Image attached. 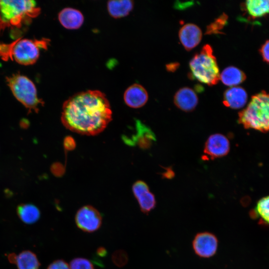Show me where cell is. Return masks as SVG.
I'll use <instances>...</instances> for the list:
<instances>
[{
  "label": "cell",
  "instance_id": "6da1fadb",
  "mask_svg": "<svg viewBox=\"0 0 269 269\" xmlns=\"http://www.w3.org/2000/svg\"><path fill=\"white\" fill-rule=\"evenodd\" d=\"M112 119V112L105 95L88 90L75 94L63 104L61 120L76 133L95 135L103 132Z\"/></svg>",
  "mask_w": 269,
  "mask_h": 269
},
{
  "label": "cell",
  "instance_id": "7a4b0ae2",
  "mask_svg": "<svg viewBox=\"0 0 269 269\" xmlns=\"http://www.w3.org/2000/svg\"><path fill=\"white\" fill-rule=\"evenodd\" d=\"M40 11L33 0H0V32L7 27H21Z\"/></svg>",
  "mask_w": 269,
  "mask_h": 269
},
{
  "label": "cell",
  "instance_id": "3957f363",
  "mask_svg": "<svg viewBox=\"0 0 269 269\" xmlns=\"http://www.w3.org/2000/svg\"><path fill=\"white\" fill-rule=\"evenodd\" d=\"M238 117L239 123L245 129L269 132V94L263 91L252 96Z\"/></svg>",
  "mask_w": 269,
  "mask_h": 269
},
{
  "label": "cell",
  "instance_id": "277c9868",
  "mask_svg": "<svg viewBox=\"0 0 269 269\" xmlns=\"http://www.w3.org/2000/svg\"><path fill=\"white\" fill-rule=\"evenodd\" d=\"M191 76L209 86L216 84L220 80L219 69L212 47L205 44L189 62Z\"/></svg>",
  "mask_w": 269,
  "mask_h": 269
},
{
  "label": "cell",
  "instance_id": "5b68a950",
  "mask_svg": "<svg viewBox=\"0 0 269 269\" xmlns=\"http://www.w3.org/2000/svg\"><path fill=\"white\" fill-rule=\"evenodd\" d=\"M7 85L15 98L28 110L37 113L43 102L39 99L36 87L27 77L20 74H13L6 78Z\"/></svg>",
  "mask_w": 269,
  "mask_h": 269
},
{
  "label": "cell",
  "instance_id": "8992f818",
  "mask_svg": "<svg viewBox=\"0 0 269 269\" xmlns=\"http://www.w3.org/2000/svg\"><path fill=\"white\" fill-rule=\"evenodd\" d=\"M11 51L13 58L19 64L29 65L35 63L39 56V48H47L46 40L21 39L13 42Z\"/></svg>",
  "mask_w": 269,
  "mask_h": 269
},
{
  "label": "cell",
  "instance_id": "52a82bcc",
  "mask_svg": "<svg viewBox=\"0 0 269 269\" xmlns=\"http://www.w3.org/2000/svg\"><path fill=\"white\" fill-rule=\"evenodd\" d=\"M77 227L83 232L93 233L98 230L102 224L99 211L91 205H85L78 209L75 217Z\"/></svg>",
  "mask_w": 269,
  "mask_h": 269
},
{
  "label": "cell",
  "instance_id": "ba28073f",
  "mask_svg": "<svg viewBox=\"0 0 269 269\" xmlns=\"http://www.w3.org/2000/svg\"><path fill=\"white\" fill-rule=\"evenodd\" d=\"M218 244V239L214 234L205 232L199 233L195 236L192 246L197 255L207 258L216 254Z\"/></svg>",
  "mask_w": 269,
  "mask_h": 269
},
{
  "label": "cell",
  "instance_id": "9c48e42d",
  "mask_svg": "<svg viewBox=\"0 0 269 269\" xmlns=\"http://www.w3.org/2000/svg\"><path fill=\"white\" fill-rule=\"evenodd\" d=\"M230 148V142L227 137L221 134H215L207 139L203 151L208 158L213 159L226 156Z\"/></svg>",
  "mask_w": 269,
  "mask_h": 269
},
{
  "label": "cell",
  "instance_id": "30bf717a",
  "mask_svg": "<svg viewBox=\"0 0 269 269\" xmlns=\"http://www.w3.org/2000/svg\"><path fill=\"white\" fill-rule=\"evenodd\" d=\"M133 194L136 199L140 210L147 214L154 208L156 200L147 184L141 180L136 181L132 186Z\"/></svg>",
  "mask_w": 269,
  "mask_h": 269
},
{
  "label": "cell",
  "instance_id": "8fae6325",
  "mask_svg": "<svg viewBox=\"0 0 269 269\" xmlns=\"http://www.w3.org/2000/svg\"><path fill=\"white\" fill-rule=\"evenodd\" d=\"M202 36L201 29L193 23L184 24L179 31L180 42L187 51L195 48L200 42Z\"/></svg>",
  "mask_w": 269,
  "mask_h": 269
},
{
  "label": "cell",
  "instance_id": "7c38bea8",
  "mask_svg": "<svg viewBox=\"0 0 269 269\" xmlns=\"http://www.w3.org/2000/svg\"><path fill=\"white\" fill-rule=\"evenodd\" d=\"M173 102L180 110L185 112H190L196 107L198 98L193 89L189 87H183L176 92Z\"/></svg>",
  "mask_w": 269,
  "mask_h": 269
},
{
  "label": "cell",
  "instance_id": "4fadbf2b",
  "mask_svg": "<svg viewBox=\"0 0 269 269\" xmlns=\"http://www.w3.org/2000/svg\"><path fill=\"white\" fill-rule=\"evenodd\" d=\"M125 103L132 108H139L143 106L148 100V94L145 88L138 84H134L128 87L124 95Z\"/></svg>",
  "mask_w": 269,
  "mask_h": 269
},
{
  "label": "cell",
  "instance_id": "5bb4252c",
  "mask_svg": "<svg viewBox=\"0 0 269 269\" xmlns=\"http://www.w3.org/2000/svg\"><path fill=\"white\" fill-rule=\"evenodd\" d=\"M247 99L248 95L244 88L233 87L224 93L223 103L227 107L238 109L246 105Z\"/></svg>",
  "mask_w": 269,
  "mask_h": 269
},
{
  "label": "cell",
  "instance_id": "9a60e30c",
  "mask_svg": "<svg viewBox=\"0 0 269 269\" xmlns=\"http://www.w3.org/2000/svg\"><path fill=\"white\" fill-rule=\"evenodd\" d=\"M61 24L68 29H76L83 23L84 16L81 11L71 7L63 8L58 14Z\"/></svg>",
  "mask_w": 269,
  "mask_h": 269
},
{
  "label": "cell",
  "instance_id": "2e32d148",
  "mask_svg": "<svg viewBox=\"0 0 269 269\" xmlns=\"http://www.w3.org/2000/svg\"><path fill=\"white\" fill-rule=\"evenodd\" d=\"M8 259L18 269H38L40 265L35 254L30 251H24L18 255L9 254Z\"/></svg>",
  "mask_w": 269,
  "mask_h": 269
},
{
  "label": "cell",
  "instance_id": "e0dca14e",
  "mask_svg": "<svg viewBox=\"0 0 269 269\" xmlns=\"http://www.w3.org/2000/svg\"><path fill=\"white\" fill-rule=\"evenodd\" d=\"M243 8L251 17H260L269 13V0H247Z\"/></svg>",
  "mask_w": 269,
  "mask_h": 269
},
{
  "label": "cell",
  "instance_id": "ac0fdd59",
  "mask_svg": "<svg viewBox=\"0 0 269 269\" xmlns=\"http://www.w3.org/2000/svg\"><path fill=\"white\" fill-rule=\"evenodd\" d=\"M134 7L132 0H110L107 3L108 10L111 16L115 18L128 15Z\"/></svg>",
  "mask_w": 269,
  "mask_h": 269
},
{
  "label": "cell",
  "instance_id": "d6986e66",
  "mask_svg": "<svg viewBox=\"0 0 269 269\" xmlns=\"http://www.w3.org/2000/svg\"><path fill=\"white\" fill-rule=\"evenodd\" d=\"M246 79L245 74L234 66L226 67L220 75L222 83L228 86H234L244 82Z\"/></svg>",
  "mask_w": 269,
  "mask_h": 269
},
{
  "label": "cell",
  "instance_id": "ffe728a7",
  "mask_svg": "<svg viewBox=\"0 0 269 269\" xmlns=\"http://www.w3.org/2000/svg\"><path fill=\"white\" fill-rule=\"evenodd\" d=\"M20 219L24 223L31 224L36 222L40 217L39 209L31 204H21L16 209Z\"/></svg>",
  "mask_w": 269,
  "mask_h": 269
},
{
  "label": "cell",
  "instance_id": "44dd1931",
  "mask_svg": "<svg viewBox=\"0 0 269 269\" xmlns=\"http://www.w3.org/2000/svg\"><path fill=\"white\" fill-rule=\"evenodd\" d=\"M251 215L259 218L263 223L269 224V195L258 201L255 208L251 212Z\"/></svg>",
  "mask_w": 269,
  "mask_h": 269
},
{
  "label": "cell",
  "instance_id": "7402d4cb",
  "mask_svg": "<svg viewBox=\"0 0 269 269\" xmlns=\"http://www.w3.org/2000/svg\"><path fill=\"white\" fill-rule=\"evenodd\" d=\"M228 16L223 13L213 22L207 26L206 34H213L222 33L221 30L227 23Z\"/></svg>",
  "mask_w": 269,
  "mask_h": 269
},
{
  "label": "cell",
  "instance_id": "603a6c76",
  "mask_svg": "<svg viewBox=\"0 0 269 269\" xmlns=\"http://www.w3.org/2000/svg\"><path fill=\"white\" fill-rule=\"evenodd\" d=\"M70 269H95L93 263L84 258H76L71 261Z\"/></svg>",
  "mask_w": 269,
  "mask_h": 269
},
{
  "label": "cell",
  "instance_id": "cb8c5ba5",
  "mask_svg": "<svg viewBox=\"0 0 269 269\" xmlns=\"http://www.w3.org/2000/svg\"><path fill=\"white\" fill-rule=\"evenodd\" d=\"M128 255L127 253L123 250H117L112 255L113 263L118 267H123L128 262Z\"/></svg>",
  "mask_w": 269,
  "mask_h": 269
},
{
  "label": "cell",
  "instance_id": "d4e9b609",
  "mask_svg": "<svg viewBox=\"0 0 269 269\" xmlns=\"http://www.w3.org/2000/svg\"><path fill=\"white\" fill-rule=\"evenodd\" d=\"M13 43L9 44L2 43L0 42V57L3 60H7L9 58L12 59L11 51Z\"/></svg>",
  "mask_w": 269,
  "mask_h": 269
},
{
  "label": "cell",
  "instance_id": "484cf974",
  "mask_svg": "<svg viewBox=\"0 0 269 269\" xmlns=\"http://www.w3.org/2000/svg\"><path fill=\"white\" fill-rule=\"evenodd\" d=\"M47 269H70L69 265L63 260L59 259L51 263Z\"/></svg>",
  "mask_w": 269,
  "mask_h": 269
},
{
  "label": "cell",
  "instance_id": "4316f807",
  "mask_svg": "<svg viewBox=\"0 0 269 269\" xmlns=\"http://www.w3.org/2000/svg\"><path fill=\"white\" fill-rule=\"evenodd\" d=\"M260 52L263 60L269 63V40H267L261 46Z\"/></svg>",
  "mask_w": 269,
  "mask_h": 269
},
{
  "label": "cell",
  "instance_id": "83f0119b",
  "mask_svg": "<svg viewBox=\"0 0 269 269\" xmlns=\"http://www.w3.org/2000/svg\"><path fill=\"white\" fill-rule=\"evenodd\" d=\"M63 145L66 150L71 151L76 147V142L72 137L67 136L64 139Z\"/></svg>",
  "mask_w": 269,
  "mask_h": 269
},
{
  "label": "cell",
  "instance_id": "f1b7e54d",
  "mask_svg": "<svg viewBox=\"0 0 269 269\" xmlns=\"http://www.w3.org/2000/svg\"><path fill=\"white\" fill-rule=\"evenodd\" d=\"M52 173L56 176H61L63 175L65 169L64 166L60 163H53L51 167Z\"/></svg>",
  "mask_w": 269,
  "mask_h": 269
},
{
  "label": "cell",
  "instance_id": "f546056e",
  "mask_svg": "<svg viewBox=\"0 0 269 269\" xmlns=\"http://www.w3.org/2000/svg\"><path fill=\"white\" fill-rule=\"evenodd\" d=\"M96 254L101 257H105L107 255L108 252L104 247H100L97 249Z\"/></svg>",
  "mask_w": 269,
  "mask_h": 269
},
{
  "label": "cell",
  "instance_id": "4dcf8cb0",
  "mask_svg": "<svg viewBox=\"0 0 269 269\" xmlns=\"http://www.w3.org/2000/svg\"><path fill=\"white\" fill-rule=\"evenodd\" d=\"M179 64L178 63H171L167 65L166 68L169 71H174L178 67Z\"/></svg>",
  "mask_w": 269,
  "mask_h": 269
}]
</instances>
